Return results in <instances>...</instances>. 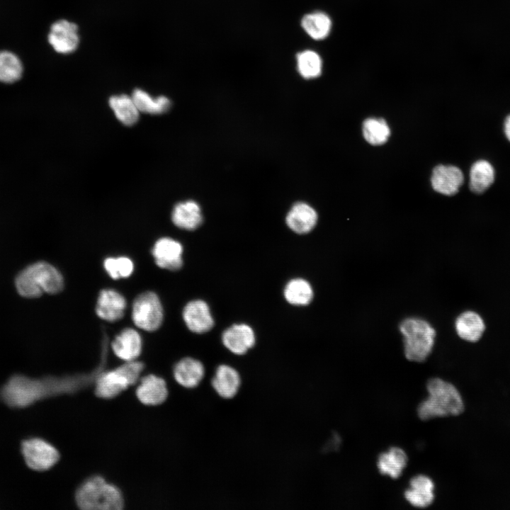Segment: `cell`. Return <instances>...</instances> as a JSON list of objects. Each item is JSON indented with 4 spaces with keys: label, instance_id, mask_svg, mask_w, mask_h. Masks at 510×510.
Listing matches in <instances>:
<instances>
[{
    "label": "cell",
    "instance_id": "cell-10",
    "mask_svg": "<svg viewBox=\"0 0 510 510\" xmlns=\"http://www.w3.org/2000/svg\"><path fill=\"white\" fill-rule=\"evenodd\" d=\"M225 347L235 355H244L256 343V334L251 326L244 323L234 324L222 334Z\"/></svg>",
    "mask_w": 510,
    "mask_h": 510
},
{
    "label": "cell",
    "instance_id": "cell-23",
    "mask_svg": "<svg viewBox=\"0 0 510 510\" xmlns=\"http://www.w3.org/2000/svg\"><path fill=\"white\" fill-rule=\"evenodd\" d=\"M407 463L408 457L404 450L392 447L379 455L377 466L380 474L397 479L407 467Z\"/></svg>",
    "mask_w": 510,
    "mask_h": 510
},
{
    "label": "cell",
    "instance_id": "cell-11",
    "mask_svg": "<svg viewBox=\"0 0 510 510\" xmlns=\"http://www.w3.org/2000/svg\"><path fill=\"white\" fill-rule=\"evenodd\" d=\"M183 319L188 329L197 334L209 332L215 324L210 308L203 300L188 302L183 310Z\"/></svg>",
    "mask_w": 510,
    "mask_h": 510
},
{
    "label": "cell",
    "instance_id": "cell-6",
    "mask_svg": "<svg viewBox=\"0 0 510 510\" xmlns=\"http://www.w3.org/2000/svg\"><path fill=\"white\" fill-rule=\"evenodd\" d=\"M144 368L142 362L134 360L113 370H103L94 384L95 395L106 400L117 397L137 382Z\"/></svg>",
    "mask_w": 510,
    "mask_h": 510
},
{
    "label": "cell",
    "instance_id": "cell-27",
    "mask_svg": "<svg viewBox=\"0 0 510 510\" xmlns=\"http://www.w3.org/2000/svg\"><path fill=\"white\" fill-rule=\"evenodd\" d=\"M109 106L116 118L125 125H132L139 119L140 111L132 96L126 94L113 96L109 98Z\"/></svg>",
    "mask_w": 510,
    "mask_h": 510
},
{
    "label": "cell",
    "instance_id": "cell-24",
    "mask_svg": "<svg viewBox=\"0 0 510 510\" xmlns=\"http://www.w3.org/2000/svg\"><path fill=\"white\" fill-rule=\"evenodd\" d=\"M330 17L322 11H314L305 14L301 20V26L305 33L312 39L322 40L329 35L332 30Z\"/></svg>",
    "mask_w": 510,
    "mask_h": 510
},
{
    "label": "cell",
    "instance_id": "cell-31",
    "mask_svg": "<svg viewBox=\"0 0 510 510\" xmlns=\"http://www.w3.org/2000/svg\"><path fill=\"white\" fill-rule=\"evenodd\" d=\"M23 66L18 57L8 51L0 52V81L12 83L18 80Z\"/></svg>",
    "mask_w": 510,
    "mask_h": 510
},
{
    "label": "cell",
    "instance_id": "cell-25",
    "mask_svg": "<svg viewBox=\"0 0 510 510\" xmlns=\"http://www.w3.org/2000/svg\"><path fill=\"white\" fill-rule=\"evenodd\" d=\"M283 295L285 300L292 305L305 306L312 302L314 292L311 284L307 280L295 278L285 285Z\"/></svg>",
    "mask_w": 510,
    "mask_h": 510
},
{
    "label": "cell",
    "instance_id": "cell-26",
    "mask_svg": "<svg viewBox=\"0 0 510 510\" xmlns=\"http://www.w3.org/2000/svg\"><path fill=\"white\" fill-rule=\"evenodd\" d=\"M494 181V169L487 160L475 162L470 171V188L475 193L484 192Z\"/></svg>",
    "mask_w": 510,
    "mask_h": 510
},
{
    "label": "cell",
    "instance_id": "cell-5",
    "mask_svg": "<svg viewBox=\"0 0 510 510\" xmlns=\"http://www.w3.org/2000/svg\"><path fill=\"white\" fill-rule=\"evenodd\" d=\"M403 336L405 357L411 361L423 362L430 355L434 345L436 331L426 321L407 318L400 325Z\"/></svg>",
    "mask_w": 510,
    "mask_h": 510
},
{
    "label": "cell",
    "instance_id": "cell-22",
    "mask_svg": "<svg viewBox=\"0 0 510 510\" xmlns=\"http://www.w3.org/2000/svg\"><path fill=\"white\" fill-rule=\"evenodd\" d=\"M457 334L462 339L476 342L482 336L484 322L480 314L473 311H466L460 314L455 322Z\"/></svg>",
    "mask_w": 510,
    "mask_h": 510
},
{
    "label": "cell",
    "instance_id": "cell-30",
    "mask_svg": "<svg viewBox=\"0 0 510 510\" xmlns=\"http://www.w3.org/2000/svg\"><path fill=\"white\" fill-rule=\"evenodd\" d=\"M363 134L369 144L381 145L387 142L390 135V130L384 119L369 118L363 123Z\"/></svg>",
    "mask_w": 510,
    "mask_h": 510
},
{
    "label": "cell",
    "instance_id": "cell-13",
    "mask_svg": "<svg viewBox=\"0 0 510 510\" xmlns=\"http://www.w3.org/2000/svg\"><path fill=\"white\" fill-rule=\"evenodd\" d=\"M461 170L451 165H438L432 172L431 185L433 188L443 195L455 194L463 183Z\"/></svg>",
    "mask_w": 510,
    "mask_h": 510
},
{
    "label": "cell",
    "instance_id": "cell-20",
    "mask_svg": "<svg viewBox=\"0 0 510 510\" xmlns=\"http://www.w3.org/2000/svg\"><path fill=\"white\" fill-rule=\"evenodd\" d=\"M111 346L119 358L125 361H134L141 353L142 338L136 330L127 328L115 336Z\"/></svg>",
    "mask_w": 510,
    "mask_h": 510
},
{
    "label": "cell",
    "instance_id": "cell-16",
    "mask_svg": "<svg viewBox=\"0 0 510 510\" xmlns=\"http://www.w3.org/2000/svg\"><path fill=\"white\" fill-rule=\"evenodd\" d=\"M126 305V300L120 293L106 289L101 290L98 295L96 312L100 318L115 322L123 317Z\"/></svg>",
    "mask_w": 510,
    "mask_h": 510
},
{
    "label": "cell",
    "instance_id": "cell-17",
    "mask_svg": "<svg viewBox=\"0 0 510 510\" xmlns=\"http://www.w3.org/2000/svg\"><path fill=\"white\" fill-rule=\"evenodd\" d=\"M211 384L220 397L227 400L232 399L239 390L241 377L234 368L222 364L216 368Z\"/></svg>",
    "mask_w": 510,
    "mask_h": 510
},
{
    "label": "cell",
    "instance_id": "cell-19",
    "mask_svg": "<svg viewBox=\"0 0 510 510\" xmlns=\"http://www.w3.org/2000/svg\"><path fill=\"white\" fill-rule=\"evenodd\" d=\"M175 380L186 388L197 387L205 375V367L200 361L186 357L181 359L174 367Z\"/></svg>",
    "mask_w": 510,
    "mask_h": 510
},
{
    "label": "cell",
    "instance_id": "cell-32",
    "mask_svg": "<svg viewBox=\"0 0 510 510\" xmlns=\"http://www.w3.org/2000/svg\"><path fill=\"white\" fill-rule=\"evenodd\" d=\"M104 268L113 279L129 277L133 271L132 261L127 257L108 258L104 261Z\"/></svg>",
    "mask_w": 510,
    "mask_h": 510
},
{
    "label": "cell",
    "instance_id": "cell-3",
    "mask_svg": "<svg viewBox=\"0 0 510 510\" xmlns=\"http://www.w3.org/2000/svg\"><path fill=\"white\" fill-rule=\"evenodd\" d=\"M63 278L60 271L51 264L39 261L33 264L16 276L15 285L23 297L34 298L43 293L55 294L63 288Z\"/></svg>",
    "mask_w": 510,
    "mask_h": 510
},
{
    "label": "cell",
    "instance_id": "cell-18",
    "mask_svg": "<svg viewBox=\"0 0 510 510\" xmlns=\"http://www.w3.org/2000/svg\"><path fill=\"white\" fill-rule=\"evenodd\" d=\"M317 219V213L313 208L305 203H298L288 212L285 222L293 232L302 234L313 230Z\"/></svg>",
    "mask_w": 510,
    "mask_h": 510
},
{
    "label": "cell",
    "instance_id": "cell-8",
    "mask_svg": "<svg viewBox=\"0 0 510 510\" xmlns=\"http://www.w3.org/2000/svg\"><path fill=\"white\" fill-rule=\"evenodd\" d=\"M21 450L26 465L37 471L49 470L60 460V453L55 447L40 438L23 441Z\"/></svg>",
    "mask_w": 510,
    "mask_h": 510
},
{
    "label": "cell",
    "instance_id": "cell-33",
    "mask_svg": "<svg viewBox=\"0 0 510 510\" xmlns=\"http://www.w3.org/2000/svg\"><path fill=\"white\" fill-rule=\"evenodd\" d=\"M504 133L506 138L510 142V115L506 117L504 121Z\"/></svg>",
    "mask_w": 510,
    "mask_h": 510
},
{
    "label": "cell",
    "instance_id": "cell-28",
    "mask_svg": "<svg viewBox=\"0 0 510 510\" xmlns=\"http://www.w3.org/2000/svg\"><path fill=\"white\" fill-rule=\"evenodd\" d=\"M132 98L140 112L149 114H161L167 111L171 106L170 100L164 96L152 98L145 91L136 89Z\"/></svg>",
    "mask_w": 510,
    "mask_h": 510
},
{
    "label": "cell",
    "instance_id": "cell-4",
    "mask_svg": "<svg viewBox=\"0 0 510 510\" xmlns=\"http://www.w3.org/2000/svg\"><path fill=\"white\" fill-rule=\"evenodd\" d=\"M75 502L84 510H120L124 506L122 492L101 476L86 480L75 493Z\"/></svg>",
    "mask_w": 510,
    "mask_h": 510
},
{
    "label": "cell",
    "instance_id": "cell-15",
    "mask_svg": "<svg viewBox=\"0 0 510 510\" xmlns=\"http://www.w3.org/2000/svg\"><path fill=\"white\" fill-rule=\"evenodd\" d=\"M136 395L140 402L145 405H159L168 397L166 381L153 374L144 376L137 387Z\"/></svg>",
    "mask_w": 510,
    "mask_h": 510
},
{
    "label": "cell",
    "instance_id": "cell-29",
    "mask_svg": "<svg viewBox=\"0 0 510 510\" xmlns=\"http://www.w3.org/2000/svg\"><path fill=\"white\" fill-rule=\"evenodd\" d=\"M297 69L301 76L307 79L318 77L322 71L320 55L312 50L300 52L296 56Z\"/></svg>",
    "mask_w": 510,
    "mask_h": 510
},
{
    "label": "cell",
    "instance_id": "cell-12",
    "mask_svg": "<svg viewBox=\"0 0 510 510\" xmlns=\"http://www.w3.org/2000/svg\"><path fill=\"white\" fill-rule=\"evenodd\" d=\"M182 254L181 244L169 237L158 239L152 249V255L157 265L170 271H177L182 267Z\"/></svg>",
    "mask_w": 510,
    "mask_h": 510
},
{
    "label": "cell",
    "instance_id": "cell-7",
    "mask_svg": "<svg viewBox=\"0 0 510 510\" xmlns=\"http://www.w3.org/2000/svg\"><path fill=\"white\" fill-rule=\"evenodd\" d=\"M135 324L145 331L152 332L161 326L163 309L160 300L153 292H144L134 300L132 312Z\"/></svg>",
    "mask_w": 510,
    "mask_h": 510
},
{
    "label": "cell",
    "instance_id": "cell-21",
    "mask_svg": "<svg viewBox=\"0 0 510 510\" xmlns=\"http://www.w3.org/2000/svg\"><path fill=\"white\" fill-rule=\"evenodd\" d=\"M171 219L176 226L186 230H196L203 222L201 209L193 200L176 204L173 209Z\"/></svg>",
    "mask_w": 510,
    "mask_h": 510
},
{
    "label": "cell",
    "instance_id": "cell-1",
    "mask_svg": "<svg viewBox=\"0 0 510 510\" xmlns=\"http://www.w3.org/2000/svg\"><path fill=\"white\" fill-rule=\"evenodd\" d=\"M104 363L91 372L64 376L33 379L15 375L1 388L0 399L11 407L23 408L41 400L76 393L94 385Z\"/></svg>",
    "mask_w": 510,
    "mask_h": 510
},
{
    "label": "cell",
    "instance_id": "cell-14",
    "mask_svg": "<svg viewBox=\"0 0 510 510\" xmlns=\"http://www.w3.org/2000/svg\"><path fill=\"white\" fill-rule=\"evenodd\" d=\"M434 483L428 476L419 475L409 481V487L404 496L409 504L416 508L429 506L435 499Z\"/></svg>",
    "mask_w": 510,
    "mask_h": 510
},
{
    "label": "cell",
    "instance_id": "cell-2",
    "mask_svg": "<svg viewBox=\"0 0 510 510\" xmlns=\"http://www.w3.org/2000/svg\"><path fill=\"white\" fill-rule=\"evenodd\" d=\"M428 397L417 408L420 419L427 421L438 417L457 416L464 410L462 397L451 383L438 378L426 382Z\"/></svg>",
    "mask_w": 510,
    "mask_h": 510
},
{
    "label": "cell",
    "instance_id": "cell-9",
    "mask_svg": "<svg viewBox=\"0 0 510 510\" xmlns=\"http://www.w3.org/2000/svg\"><path fill=\"white\" fill-rule=\"evenodd\" d=\"M78 26L67 20L55 22L48 35V41L53 49L61 54L74 52L79 44Z\"/></svg>",
    "mask_w": 510,
    "mask_h": 510
}]
</instances>
